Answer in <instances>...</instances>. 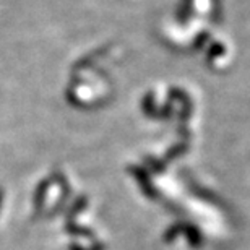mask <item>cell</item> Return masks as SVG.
Returning a JSON list of instances; mask_svg holds the SVG:
<instances>
[{
    "instance_id": "6",
    "label": "cell",
    "mask_w": 250,
    "mask_h": 250,
    "mask_svg": "<svg viewBox=\"0 0 250 250\" xmlns=\"http://www.w3.org/2000/svg\"><path fill=\"white\" fill-rule=\"evenodd\" d=\"M47 184L44 182L41 187H39V190L36 192V197H34V207H36L38 209L42 207V203H44V198H46V192H47Z\"/></svg>"
},
{
    "instance_id": "3",
    "label": "cell",
    "mask_w": 250,
    "mask_h": 250,
    "mask_svg": "<svg viewBox=\"0 0 250 250\" xmlns=\"http://www.w3.org/2000/svg\"><path fill=\"white\" fill-rule=\"evenodd\" d=\"M184 234L187 236V241L192 247H200L203 244V236L202 232L198 231L197 226H192V224H187L186 223V229H184Z\"/></svg>"
},
{
    "instance_id": "8",
    "label": "cell",
    "mask_w": 250,
    "mask_h": 250,
    "mask_svg": "<svg viewBox=\"0 0 250 250\" xmlns=\"http://www.w3.org/2000/svg\"><path fill=\"white\" fill-rule=\"evenodd\" d=\"M0 207H2V192H0Z\"/></svg>"
},
{
    "instance_id": "4",
    "label": "cell",
    "mask_w": 250,
    "mask_h": 250,
    "mask_svg": "<svg viewBox=\"0 0 250 250\" xmlns=\"http://www.w3.org/2000/svg\"><path fill=\"white\" fill-rule=\"evenodd\" d=\"M184 229H186V223H176L174 226H171L164 232V242H167V244L174 242L181 234H184Z\"/></svg>"
},
{
    "instance_id": "1",
    "label": "cell",
    "mask_w": 250,
    "mask_h": 250,
    "mask_svg": "<svg viewBox=\"0 0 250 250\" xmlns=\"http://www.w3.org/2000/svg\"><path fill=\"white\" fill-rule=\"evenodd\" d=\"M65 231H67V234H70V236H73L77 239H93V241L96 239V234H94L93 229L78 226V224H73V223H67Z\"/></svg>"
},
{
    "instance_id": "5",
    "label": "cell",
    "mask_w": 250,
    "mask_h": 250,
    "mask_svg": "<svg viewBox=\"0 0 250 250\" xmlns=\"http://www.w3.org/2000/svg\"><path fill=\"white\" fill-rule=\"evenodd\" d=\"M86 207H88V200L84 198V197L78 198L77 202L73 203V207L68 209V213H67V223H73V218L78 216V214L82 213Z\"/></svg>"
},
{
    "instance_id": "2",
    "label": "cell",
    "mask_w": 250,
    "mask_h": 250,
    "mask_svg": "<svg viewBox=\"0 0 250 250\" xmlns=\"http://www.w3.org/2000/svg\"><path fill=\"white\" fill-rule=\"evenodd\" d=\"M133 172H135V177L138 179V182H140V186H142L145 195H146L148 198H151V200L158 198V190L151 186V182H149L146 174H145L143 171H140V169H133Z\"/></svg>"
},
{
    "instance_id": "7",
    "label": "cell",
    "mask_w": 250,
    "mask_h": 250,
    "mask_svg": "<svg viewBox=\"0 0 250 250\" xmlns=\"http://www.w3.org/2000/svg\"><path fill=\"white\" fill-rule=\"evenodd\" d=\"M68 250H106V246L99 242H94L91 247H82L78 244H72V246H68Z\"/></svg>"
}]
</instances>
